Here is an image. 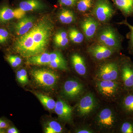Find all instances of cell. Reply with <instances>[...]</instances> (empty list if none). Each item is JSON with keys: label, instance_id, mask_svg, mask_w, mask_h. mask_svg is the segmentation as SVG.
<instances>
[{"label": "cell", "instance_id": "obj_8", "mask_svg": "<svg viewBox=\"0 0 133 133\" xmlns=\"http://www.w3.org/2000/svg\"><path fill=\"white\" fill-rule=\"evenodd\" d=\"M84 90L81 83L74 79H70L64 83L63 88L64 94L66 97L73 99L81 95Z\"/></svg>", "mask_w": 133, "mask_h": 133}, {"label": "cell", "instance_id": "obj_20", "mask_svg": "<svg viewBox=\"0 0 133 133\" xmlns=\"http://www.w3.org/2000/svg\"><path fill=\"white\" fill-rule=\"evenodd\" d=\"M35 95L38 98L42 104L49 110H53L55 109L56 102L52 98L47 95H44L39 93L35 92Z\"/></svg>", "mask_w": 133, "mask_h": 133}, {"label": "cell", "instance_id": "obj_30", "mask_svg": "<svg viewBox=\"0 0 133 133\" xmlns=\"http://www.w3.org/2000/svg\"><path fill=\"white\" fill-rule=\"evenodd\" d=\"M55 45L58 47H64L66 46L69 42L68 37L65 38L54 39Z\"/></svg>", "mask_w": 133, "mask_h": 133}, {"label": "cell", "instance_id": "obj_10", "mask_svg": "<svg viewBox=\"0 0 133 133\" xmlns=\"http://www.w3.org/2000/svg\"><path fill=\"white\" fill-rule=\"evenodd\" d=\"M35 18L32 16H24L15 23L13 29L15 35L18 36L23 35L34 26Z\"/></svg>", "mask_w": 133, "mask_h": 133}, {"label": "cell", "instance_id": "obj_36", "mask_svg": "<svg viewBox=\"0 0 133 133\" xmlns=\"http://www.w3.org/2000/svg\"><path fill=\"white\" fill-rule=\"evenodd\" d=\"M122 24H125L127 25L128 26L129 28L130 29V30H131V45L132 46L133 48V26L132 25H130V24H129L126 21H124L122 22Z\"/></svg>", "mask_w": 133, "mask_h": 133}, {"label": "cell", "instance_id": "obj_35", "mask_svg": "<svg viewBox=\"0 0 133 133\" xmlns=\"http://www.w3.org/2000/svg\"><path fill=\"white\" fill-rule=\"evenodd\" d=\"M16 77L19 83H21L22 84H27V83L24 80V78L23 77L21 74L20 70L16 72Z\"/></svg>", "mask_w": 133, "mask_h": 133}, {"label": "cell", "instance_id": "obj_32", "mask_svg": "<svg viewBox=\"0 0 133 133\" xmlns=\"http://www.w3.org/2000/svg\"><path fill=\"white\" fill-rule=\"evenodd\" d=\"M78 0H59V4L62 6H72Z\"/></svg>", "mask_w": 133, "mask_h": 133}, {"label": "cell", "instance_id": "obj_26", "mask_svg": "<svg viewBox=\"0 0 133 133\" xmlns=\"http://www.w3.org/2000/svg\"><path fill=\"white\" fill-rule=\"evenodd\" d=\"M50 67L53 69L61 70H67V65L64 58L56 59L53 62H50L48 64Z\"/></svg>", "mask_w": 133, "mask_h": 133}, {"label": "cell", "instance_id": "obj_1", "mask_svg": "<svg viewBox=\"0 0 133 133\" xmlns=\"http://www.w3.org/2000/svg\"><path fill=\"white\" fill-rule=\"evenodd\" d=\"M54 28V24L49 18L43 17L29 31L16 38L12 45L13 51L27 58L44 52Z\"/></svg>", "mask_w": 133, "mask_h": 133}, {"label": "cell", "instance_id": "obj_13", "mask_svg": "<svg viewBox=\"0 0 133 133\" xmlns=\"http://www.w3.org/2000/svg\"><path fill=\"white\" fill-rule=\"evenodd\" d=\"M98 25L97 22L92 17H88L84 19L81 26L87 38L91 39L94 37Z\"/></svg>", "mask_w": 133, "mask_h": 133}, {"label": "cell", "instance_id": "obj_40", "mask_svg": "<svg viewBox=\"0 0 133 133\" xmlns=\"http://www.w3.org/2000/svg\"><path fill=\"white\" fill-rule=\"evenodd\" d=\"M132 88H133V87H132Z\"/></svg>", "mask_w": 133, "mask_h": 133}, {"label": "cell", "instance_id": "obj_24", "mask_svg": "<svg viewBox=\"0 0 133 133\" xmlns=\"http://www.w3.org/2000/svg\"><path fill=\"white\" fill-rule=\"evenodd\" d=\"M122 106L126 112L133 114V94H129L125 97L123 99Z\"/></svg>", "mask_w": 133, "mask_h": 133}, {"label": "cell", "instance_id": "obj_18", "mask_svg": "<svg viewBox=\"0 0 133 133\" xmlns=\"http://www.w3.org/2000/svg\"><path fill=\"white\" fill-rule=\"evenodd\" d=\"M28 62L34 65H48L50 62V53L43 52L28 58Z\"/></svg>", "mask_w": 133, "mask_h": 133}, {"label": "cell", "instance_id": "obj_9", "mask_svg": "<svg viewBox=\"0 0 133 133\" xmlns=\"http://www.w3.org/2000/svg\"><path fill=\"white\" fill-rule=\"evenodd\" d=\"M96 105V100L91 94H86L81 98L78 105L77 111L82 116L88 115L92 111Z\"/></svg>", "mask_w": 133, "mask_h": 133}, {"label": "cell", "instance_id": "obj_33", "mask_svg": "<svg viewBox=\"0 0 133 133\" xmlns=\"http://www.w3.org/2000/svg\"><path fill=\"white\" fill-rule=\"evenodd\" d=\"M9 124L8 122L6 120L0 118V130L5 131L9 127Z\"/></svg>", "mask_w": 133, "mask_h": 133}, {"label": "cell", "instance_id": "obj_15", "mask_svg": "<svg viewBox=\"0 0 133 133\" xmlns=\"http://www.w3.org/2000/svg\"><path fill=\"white\" fill-rule=\"evenodd\" d=\"M122 78L125 87L132 88L133 87V66L130 64L126 63L122 66Z\"/></svg>", "mask_w": 133, "mask_h": 133}, {"label": "cell", "instance_id": "obj_7", "mask_svg": "<svg viewBox=\"0 0 133 133\" xmlns=\"http://www.w3.org/2000/svg\"><path fill=\"white\" fill-rule=\"evenodd\" d=\"M115 81L101 80L97 81L96 85L101 94L110 97L114 96L118 91L119 84Z\"/></svg>", "mask_w": 133, "mask_h": 133}, {"label": "cell", "instance_id": "obj_23", "mask_svg": "<svg viewBox=\"0 0 133 133\" xmlns=\"http://www.w3.org/2000/svg\"><path fill=\"white\" fill-rule=\"evenodd\" d=\"M69 36L71 40L75 43H80L84 41V35L76 29H70Z\"/></svg>", "mask_w": 133, "mask_h": 133}, {"label": "cell", "instance_id": "obj_37", "mask_svg": "<svg viewBox=\"0 0 133 133\" xmlns=\"http://www.w3.org/2000/svg\"><path fill=\"white\" fill-rule=\"evenodd\" d=\"M5 132L7 133H18L19 131L15 127H9L5 131Z\"/></svg>", "mask_w": 133, "mask_h": 133}, {"label": "cell", "instance_id": "obj_28", "mask_svg": "<svg viewBox=\"0 0 133 133\" xmlns=\"http://www.w3.org/2000/svg\"><path fill=\"white\" fill-rule=\"evenodd\" d=\"M10 38L9 31L6 29L0 27V46L6 44Z\"/></svg>", "mask_w": 133, "mask_h": 133}, {"label": "cell", "instance_id": "obj_11", "mask_svg": "<svg viewBox=\"0 0 133 133\" xmlns=\"http://www.w3.org/2000/svg\"><path fill=\"white\" fill-rule=\"evenodd\" d=\"M54 111L59 118L64 121L69 122L72 117V109L65 101L59 99L56 102Z\"/></svg>", "mask_w": 133, "mask_h": 133}, {"label": "cell", "instance_id": "obj_39", "mask_svg": "<svg viewBox=\"0 0 133 133\" xmlns=\"http://www.w3.org/2000/svg\"><path fill=\"white\" fill-rule=\"evenodd\" d=\"M76 132L77 133H91L92 132L90 130L87 129H80L76 131Z\"/></svg>", "mask_w": 133, "mask_h": 133}, {"label": "cell", "instance_id": "obj_14", "mask_svg": "<svg viewBox=\"0 0 133 133\" xmlns=\"http://www.w3.org/2000/svg\"><path fill=\"white\" fill-rule=\"evenodd\" d=\"M98 123L103 127L110 128L115 121L114 115L111 109L105 108L100 112L98 116Z\"/></svg>", "mask_w": 133, "mask_h": 133}, {"label": "cell", "instance_id": "obj_19", "mask_svg": "<svg viewBox=\"0 0 133 133\" xmlns=\"http://www.w3.org/2000/svg\"><path fill=\"white\" fill-rule=\"evenodd\" d=\"M115 4L125 14L133 15V0H113Z\"/></svg>", "mask_w": 133, "mask_h": 133}, {"label": "cell", "instance_id": "obj_16", "mask_svg": "<svg viewBox=\"0 0 133 133\" xmlns=\"http://www.w3.org/2000/svg\"><path fill=\"white\" fill-rule=\"evenodd\" d=\"M44 7L40 0H24L19 3V8L25 12L41 10Z\"/></svg>", "mask_w": 133, "mask_h": 133}, {"label": "cell", "instance_id": "obj_12", "mask_svg": "<svg viewBox=\"0 0 133 133\" xmlns=\"http://www.w3.org/2000/svg\"><path fill=\"white\" fill-rule=\"evenodd\" d=\"M114 50L100 44L91 46L88 49V52L94 57L98 60L106 59L111 56Z\"/></svg>", "mask_w": 133, "mask_h": 133}, {"label": "cell", "instance_id": "obj_21", "mask_svg": "<svg viewBox=\"0 0 133 133\" xmlns=\"http://www.w3.org/2000/svg\"><path fill=\"white\" fill-rule=\"evenodd\" d=\"M58 18L61 23L65 24L71 23L75 19L73 12L71 10L66 9H62L59 13Z\"/></svg>", "mask_w": 133, "mask_h": 133}, {"label": "cell", "instance_id": "obj_2", "mask_svg": "<svg viewBox=\"0 0 133 133\" xmlns=\"http://www.w3.org/2000/svg\"><path fill=\"white\" fill-rule=\"evenodd\" d=\"M31 74L37 84L48 89L53 88L59 79V76L57 73L48 69H35L31 71Z\"/></svg>", "mask_w": 133, "mask_h": 133}, {"label": "cell", "instance_id": "obj_3", "mask_svg": "<svg viewBox=\"0 0 133 133\" xmlns=\"http://www.w3.org/2000/svg\"><path fill=\"white\" fill-rule=\"evenodd\" d=\"M26 12L18 8H12L6 2H3L0 5V24L5 25L14 19H22Z\"/></svg>", "mask_w": 133, "mask_h": 133}, {"label": "cell", "instance_id": "obj_5", "mask_svg": "<svg viewBox=\"0 0 133 133\" xmlns=\"http://www.w3.org/2000/svg\"><path fill=\"white\" fill-rule=\"evenodd\" d=\"M98 39L101 44L113 49L120 47V42L117 34L112 28L105 27L99 34Z\"/></svg>", "mask_w": 133, "mask_h": 133}, {"label": "cell", "instance_id": "obj_22", "mask_svg": "<svg viewBox=\"0 0 133 133\" xmlns=\"http://www.w3.org/2000/svg\"><path fill=\"white\" fill-rule=\"evenodd\" d=\"M63 128L59 123L56 121L48 122L44 128L45 133H59L62 132Z\"/></svg>", "mask_w": 133, "mask_h": 133}, {"label": "cell", "instance_id": "obj_6", "mask_svg": "<svg viewBox=\"0 0 133 133\" xmlns=\"http://www.w3.org/2000/svg\"><path fill=\"white\" fill-rule=\"evenodd\" d=\"M119 66L114 62L103 64L100 68L98 77L100 79L109 81H115L118 77Z\"/></svg>", "mask_w": 133, "mask_h": 133}, {"label": "cell", "instance_id": "obj_25", "mask_svg": "<svg viewBox=\"0 0 133 133\" xmlns=\"http://www.w3.org/2000/svg\"><path fill=\"white\" fill-rule=\"evenodd\" d=\"M92 5V0H78L77 2V8L79 12H84L89 10Z\"/></svg>", "mask_w": 133, "mask_h": 133}, {"label": "cell", "instance_id": "obj_31", "mask_svg": "<svg viewBox=\"0 0 133 133\" xmlns=\"http://www.w3.org/2000/svg\"><path fill=\"white\" fill-rule=\"evenodd\" d=\"M50 62L64 58L62 53L59 51H56L50 53Z\"/></svg>", "mask_w": 133, "mask_h": 133}, {"label": "cell", "instance_id": "obj_27", "mask_svg": "<svg viewBox=\"0 0 133 133\" xmlns=\"http://www.w3.org/2000/svg\"><path fill=\"white\" fill-rule=\"evenodd\" d=\"M5 58L10 66L13 68H16L22 63L21 58L16 55L8 54L5 56Z\"/></svg>", "mask_w": 133, "mask_h": 133}, {"label": "cell", "instance_id": "obj_17", "mask_svg": "<svg viewBox=\"0 0 133 133\" xmlns=\"http://www.w3.org/2000/svg\"><path fill=\"white\" fill-rule=\"evenodd\" d=\"M72 64L76 72L81 76H84L87 72V67L84 58L80 55L75 54L71 57Z\"/></svg>", "mask_w": 133, "mask_h": 133}, {"label": "cell", "instance_id": "obj_29", "mask_svg": "<svg viewBox=\"0 0 133 133\" xmlns=\"http://www.w3.org/2000/svg\"><path fill=\"white\" fill-rule=\"evenodd\" d=\"M121 131L123 133H133V125L129 122H125L122 125Z\"/></svg>", "mask_w": 133, "mask_h": 133}, {"label": "cell", "instance_id": "obj_4", "mask_svg": "<svg viewBox=\"0 0 133 133\" xmlns=\"http://www.w3.org/2000/svg\"><path fill=\"white\" fill-rule=\"evenodd\" d=\"M93 13L99 21L105 22L111 18L114 10L108 0H97Z\"/></svg>", "mask_w": 133, "mask_h": 133}, {"label": "cell", "instance_id": "obj_38", "mask_svg": "<svg viewBox=\"0 0 133 133\" xmlns=\"http://www.w3.org/2000/svg\"><path fill=\"white\" fill-rule=\"evenodd\" d=\"M20 71L22 76L24 78V80H25L26 83H28V78L27 71H26V70H24V69H22L21 70H20Z\"/></svg>", "mask_w": 133, "mask_h": 133}, {"label": "cell", "instance_id": "obj_34", "mask_svg": "<svg viewBox=\"0 0 133 133\" xmlns=\"http://www.w3.org/2000/svg\"><path fill=\"white\" fill-rule=\"evenodd\" d=\"M66 37H68L67 33L65 31H60L56 33L54 37V39L65 38Z\"/></svg>", "mask_w": 133, "mask_h": 133}]
</instances>
